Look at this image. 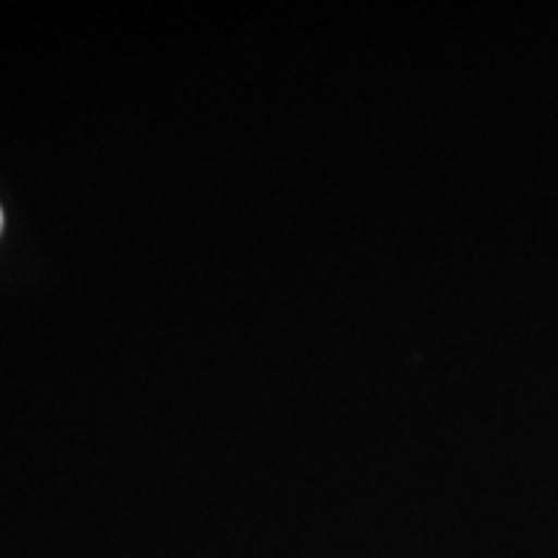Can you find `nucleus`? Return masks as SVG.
Instances as JSON below:
<instances>
[{"label": "nucleus", "instance_id": "nucleus-1", "mask_svg": "<svg viewBox=\"0 0 558 558\" xmlns=\"http://www.w3.org/2000/svg\"><path fill=\"white\" fill-rule=\"evenodd\" d=\"M0 228H3V213H0Z\"/></svg>", "mask_w": 558, "mask_h": 558}]
</instances>
